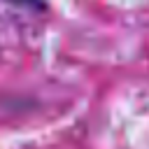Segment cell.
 Wrapping results in <instances>:
<instances>
[{"mask_svg":"<svg viewBox=\"0 0 149 149\" xmlns=\"http://www.w3.org/2000/svg\"><path fill=\"white\" fill-rule=\"evenodd\" d=\"M7 2H14V5H23V7H33V9L42 7V0H7Z\"/></svg>","mask_w":149,"mask_h":149,"instance_id":"6da1fadb","label":"cell"}]
</instances>
